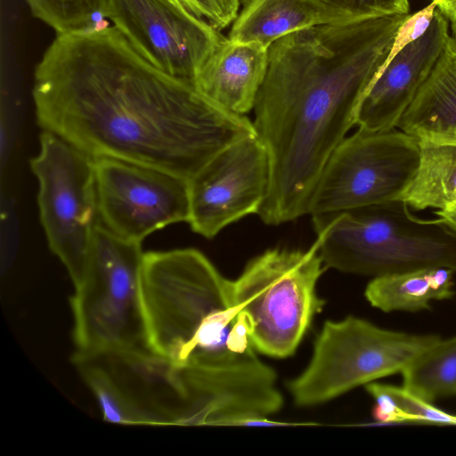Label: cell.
<instances>
[{
  "label": "cell",
  "instance_id": "cell-28",
  "mask_svg": "<svg viewBox=\"0 0 456 456\" xmlns=\"http://www.w3.org/2000/svg\"><path fill=\"white\" fill-rule=\"evenodd\" d=\"M240 4L244 6H246L247 4H248V3L251 1V0H240Z\"/></svg>",
  "mask_w": 456,
  "mask_h": 456
},
{
  "label": "cell",
  "instance_id": "cell-13",
  "mask_svg": "<svg viewBox=\"0 0 456 456\" xmlns=\"http://www.w3.org/2000/svg\"><path fill=\"white\" fill-rule=\"evenodd\" d=\"M270 183L267 151L256 136L238 141L216 153L190 180L191 230L212 239L240 218L257 214Z\"/></svg>",
  "mask_w": 456,
  "mask_h": 456
},
{
  "label": "cell",
  "instance_id": "cell-27",
  "mask_svg": "<svg viewBox=\"0 0 456 456\" xmlns=\"http://www.w3.org/2000/svg\"><path fill=\"white\" fill-rule=\"evenodd\" d=\"M448 20L451 25V29H452V37L456 39V7H455L454 11L452 12L451 17L448 19Z\"/></svg>",
  "mask_w": 456,
  "mask_h": 456
},
{
  "label": "cell",
  "instance_id": "cell-24",
  "mask_svg": "<svg viewBox=\"0 0 456 456\" xmlns=\"http://www.w3.org/2000/svg\"><path fill=\"white\" fill-rule=\"evenodd\" d=\"M193 14L217 30L228 27L238 17L240 0H179Z\"/></svg>",
  "mask_w": 456,
  "mask_h": 456
},
{
  "label": "cell",
  "instance_id": "cell-11",
  "mask_svg": "<svg viewBox=\"0 0 456 456\" xmlns=\"http://www.w3.org/2000/svg\"><path fill=\"white\" fill-rule=\"evenodd\" d=\"M94 160L100 224L114 234L142 243L159 229L188 222V180L121 159Z\"/></svg>",
  "mask_w": 456,
  "mask_h": 456
},
{
  "label": "cell",
  "instance_id": "cell-26",
  "mask_svg": "<svg viewBox=\"0 0 456 456\" xmlns=\"http://www.w3.org/2000/svg\"><path fill=\"white\" fill-rule=\"evenodd\" d=\"M432 2L436 4V7L447 20L451 17L456 7V0H432Z\"/></svg>",
  "mask_w": 456,
  "mask_h": 456
},
{
  "label": "cell",
  "instance_id": "cell-1",
  "mask_svg": "<svg viewBox=\"0 0 456 456\" xmlns=\"http://www.w3.org/2000/svg\"><path fill=\"white\" fill-rule=\"evenodd\" d=\"M37 121L92 158L190 180L216 153L256 135L247 117L157 69L113 25L58 35L34 71Z\"/></svg>",
  "mask_w": 456,
  "mask_h": 456
},
{
  "label": "cell",
  "instance_id": "cell-9",
  "mask_svg": "<svg viewBox=\"0 0 456 456\" xmlns=\"http://www.w3.org/2000/svg\"><path fill=\"white\" fill-rule=\"evenodd\" d=\"M30 159L38 182V208L48 246L74 287L82 280L99 224L94 158L57 134L42 131Z\"/></svg>",
  "mask_w": 456,
  "mask_h": 456
},
{
  "label": "cell",
  "instance_id": "cell-8",
  "mask_svg": "<svg viewBox=\"0 0 456 456\" xmlns=\"http://www.w3.org/2000/svg\"><path fill=\"white\" fill-rule=\"evenodd\" d=\"M71 362L94 394L103 420L121 425L192 426L184 371L151 350L75 352Z\"/></svg>",
  "mask_w": 456,
  "mask_h": 456
},
{
  "label": "cell",
  "instance_id": "cell-25",
  "mask_svg": "<svg viewBox=\"0 0 456 456\" xmlns=\"http://www.w3.org/2000/svg\"><path fill=\"white\" fill-rule=\"evenodd\" d=\"M435 214L444 219L451 226L456 229V204L444 209H438Z\"/></svg>",
  "mask_w": 456,
  "mask_h": 456
},
{
  "label": "cell",
  "instance_id": "cell-14",
  "mask_svg": "<svg viewBox=\"0 0 456 456\" xmlns=\"http://www.w3.org/2000/svg\"><path fill=\"white\" fill-rule=\"evenodd\" d=\"M450 37L449 20L436 7L427 31L387 61L362 98L355 125L370 132L395 129L424 84Z\"/></svg>",
  "mask_w": 456,
  "mask_h": 456
},
{
  "label": "cell",
  "instance_id": "cell-21",
  "mask_svg": "<svg viewBox=\"0 0 456 456\" xmlns=\"http://www.w3.org/2000/svg\"><path fill=\"white\" fill-rule=\"evenodd\" d=\"M366 391L376 402L374 417L384 423L456 425V415L433 405L403 387L370 382Z\"/></svg>",
  "mask_w": 456,
  "mask_h": 456
},
{
  "label": "cell",
  "instance_id": "cell-20",
  "mask_svg": "<svg viewBox=\"0 0 456 456\" xmlns=\"http://www.w3.org/2000/svg\"><path fill=\"white\" fill-rule=\"evenodd\" d=\"M403 387L434 403L456 395V337L440 339L403 372Z\"/></svg>",
  "mask_w": 456,
  "mask_h": 456
},
{
  "label": "cell",
  "instance_id": "cell-10",
  "mask_svg": "<svg viewBox=\"0 0 456 456\" xmlns=\"http://www.w3.org/2000/svg\"><path fill=\"white\" fill-rule=\"evenodd\" d=\"M419 155V141L403 131L358 128L329 158L307 214H335L398 200L417 171Z\"/></svg>",
  "mask_w": 456,
  "mask_h": 456
},
{
  "label": "cell",
  "instance_id": "cell-22",
  "mask_svg": "<svg viewBox=\"0 0 456 456\" xmlns=\"http://www.w3.org/2000/svg\"><path fill=\"white\" fill-rule=\"evenodd\" d=\"M33 17L58 35L77 34L109 25L108 0H25Z\"/></svg>",
  "mask_w": 456,
  "mask_h": 456
},
{
  "label": "cell",
  "instance_id": "cell-19",
  "mask_svg": "<svg viewBox=\"0 0 456 456\" xmlns=\"http://www.w3.org/2000/svg\"><path fill=\"white\" fill-rule=\"evenodd\" d=\"M417 171L398 200L416 210L456 204V144L419 141Z\"/></svg>",
  "mask_w": 456,
  "mask_h": 456
},
{
  "label": "cell",
  "instance_id": "cell-16",
  "mask_svg": "<svg viewBox=\"0 0 456 456\" xmlns=\"http://www.w3.org/2000/svg\"><path fill=\"white\" fill-rule=\"evenodd\" d=\"M397 126L418 141L456 144V39L452 36Z\"/></svg>",
  "mask_w": 456,
  "mask_h": 456
},
{
  "label": "cell",
  "instance_id": "cell-7",
  "mask_svg": "<svg viewBox=\"0 0 456 456\" xmlns=\"http://www.w3.org/2000/svg\"><path fill=\"white\" fill-rule=\"evenodd\" d=\"M441 338L385 330L349 315L324 322L305 369L288 383L301 407L330 401L359 386L403 372Z\"/></svg>",
  "mask_w": 456,
  "mask_h": 456
},
{
  "label": "cell",
  "instance_id": "cell-18",
  "mask_svg": "<svg viewBox=\"0 0 456 456\" xmlns=\"http://www.w3.org/2000/svg\"><path fill=\"white\" fill-rule=\"evenodd\" d=\"M453 271L434 267L374 277L364 296L375 308L383 312H418L429 309L432 300L453 297Z\"/></svg>",
  "mask_w": 456,
  "mask_h": 456
},
{
  "label": "cell",
  "instance_id": "cell-2",
  "mask_svg": "<svg viewBox=\"0 0 456 456\" xmlns=\"http://www.w3.org/2000/svg\"><path fill=\"white\" fill-rule=\"evenodd\" d=\"M409 14H393L289 33L268 52L253 125L270 161L266 224L308 212L329 158L355 125L365 94L382 71Z\"/></svg>",
  "mask_w": 456,
  "mask_h": 456
},
{
  "label": "cell",
  "instance_id": "cell-17",
  "mask_svg": "<svg viewBox=\"0 0 456 456\" xmlns=\"http://www.w3.org/2000/svg\"><path fill=\"white\" fill-rule=\"evenodd\" d=\"M353 21L308 0H251L233 21L228 38L267 47L282 37L306 28Z\"/></svg>",
  "mask_w": 456,
  "mask_h": 456
},
{
  "label": "cell",
  "instance_id": "cell-3",
  "mask_svg": "<svg viewBox=\"0 0 456 456\" xmlns=\"http://www.w3.org/2000/svg\"><path fill=\"white\" fill-rule=\"evenodd\" d=\"M140 291L149 349L175 366L227 374L265 364L251 344L232 281L200 250L145 252Z\"/></svg>",
  "mask_w": 456,
  "mask_h": 456
},
{
  "label": "cell",
  "instance_id": "cell-4",
  "mask_svg": "<svg viewBox=\"0 0 456 456\" xmlns=\"http://www.w3.org/2000/svg\"><path fill=\"white\" fill-rule=\"evenodd\" d=\"M326 267L370 276L426 268L456 272V229L444 219H420L395 200L312 216Z\"/></svg>",
  "mask_w": 456,
  "mask_h": 456
},
{
  "label": "cell",
  "instance_id": "cell-12",
  "mask_svg": "<svg viewBox=\"0 0 456 456\" xmlns=\"http://www.w3.org/2000/svg\"><path fill=\"white\" fill-rule=\"evenodd\" d=\"M106 17L148 62L192 85L227 38L179 0H108Z\"/></svg>",
  "mask_w": 456,
  "mask_h": 456
},
{
  "label": "cell",
  "instance_id": "cell-5",
  "mask_svg": "<svg viewBox=\"0 0 456 456\" xmlns=\"http://www.w3.org/2000/svg\"><path fill=\"white\" fill-rule=\"evenodd\" d=\"M321 238L305 249L272 248L251 259L232 281L235 303L248 322L256 352L287 358L324 305L317 294L323 262Z\"/></svg>",
  "mask_w": 456,
  "mask_h": 456
},
{
  "label": "cell",
  "instance_id": "cell-6",
  "mask_svg": "<svg viewBox=\"0 0 456 456\" xmlns=\"http://www.w3.org/2000/svg\"><path fill=\"white\" fill-rule=\"evenodd\" d=\"M142 243L100 223L87 265L70 298L76 352L150 350L140 291Z\"/></svg>",
  "mask_w": 456,
  "mask_h": 456
},
{
  "label": "cell",
  "instance_id": "cell-23",
  "mask_svg": "<svg viewBox=\"0 0 456 456\" xmlns=\"http://www.w3.org/2000/svg\"><path fill=\"white\" fill-rule=\"evenodd\" d=\"M318 7L352 20L409 14V0H308Z\"/></svg>",
  "mask_w": 456,
  "mask_h": 456
},
{
  "label": "cell",
  "instance_id": "cell-15",
  "mask_svg": "<svg viewBox=\"0 0 456 456\" xmlns=\"http://www.w3.org/2000/svg\"><path fill=\"white\" fill-rule=\"evenodd\" d=\"M269 47L226 38L205 61L195 88L224 110L245 116L254 109L268 66Z\"/></svg>",
  "mask_w": 456,
  "mask_h": 456
}]
</instances>
